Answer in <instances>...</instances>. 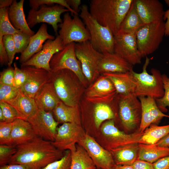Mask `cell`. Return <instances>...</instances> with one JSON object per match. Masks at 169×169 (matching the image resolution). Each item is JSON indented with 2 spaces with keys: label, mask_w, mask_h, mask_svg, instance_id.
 Wrapping results in <instances>:
<instances>
[{
  "label": "cell",
  "mask_w": 169,
  "mask_h": 169,
  "mask_svg": "<svg viewBox=\"0 0 169 169\" xmlns=\"http://www.w3.org/2000/svg\"><path fill=\"white\" fill-rule=\"evenodd\" d=\"M54 116L59 123H74L81 125L78 105L70 106L60 101L52 111Z\"/></svg>",
  "instance_id": "29"
},
{
  "label": "cell",
  "mask_w": 169,
  "mask_h": 169,
  "mask_svg": "<svg viewBox=\"0 0 169 169\" xmlns=\"http://www.w3.org/2000/svg\"><path fill=\"white\" fill-rule=\"evenodd\" d=\"M0 108L3 112L5 122H13L17 119L24 120L15 108L7 103L0 102Z\"/></svg>",
  "instance_id": "39"
},
{
  "label": "cell",
  "mask_w": 169,
  "mask_h": 169,
  "mask_svg": "<svg viewBox=\"0 0 169 169\" xmlns=\"http://www.w3.org/2000/svg\"><path fill=\"white\" fill-rule=\"evenodd\" d=\"M137 12L145 24L163 20L165 11L158 0H134Z\"/></svg>",
  "instance_id": "21"
},
{
  "label": "cell",
  "mask_w": 169,
  "mask_h": 169,
  "mask_svg": "<svg viewBox=\"0 0 169 169\" xmlns=\"http://www.w3.org/2000/svg\"><path fill=\"white\" fill-rule=\"evenodd\" d=\"M138 159L153 163L158 160L169 156V147L155 144L138 143Z\"/></svg>",
  "instance_id": "30"
},
{
  "label": "cell",
  "mask_w": 169,
  "mask_h": 169,
  "mask_svg": "<svg viewBox=\"0 0 169 169\" xmlns=\"http://www.w3.org/2000/svg\"><path fill=\"white\" fill-rule=\"evenodd\" d=\"M76 77L73 72L68 69L51 72L50 81L58 97L69 106L78 105L81 94V89L76 82Z\"/></svg>",
  "instance_id": "6"
},
{
  "label": "cell",
  "mask_w": 169,
  "mask_h": 169,
  "mask_svg": "<svg viewBox=\"0 0 169 169\" xmlns=\"http://www.w3.org/2000/svg\"><path fill=\"white\" fill-rule=\"evenodd\" d=\"M114 111L107 104H95L94 109V121L95 127L99 129L102 123L105 121L115 119Z\"/></svg>",
  "instance_id": "35"
},
{
  "label": "cell",
  "mask_w": 169,
  "mask_h": 169,
  "mask_svg": "<svg viewBox=\"0 0 169 169\" xmlns=\"http://www.w3.org/2000/svg\"><path fill=\"white\" fill-rule=\"evenodd\" d=\"M29 1L30 6L32 9L37 10L42 5L49 6L56 4L63 6L68 9L73 16L74 15H78L68 5L66 0H29Z\"/></svg>",
  "instance_id": "40"
},
{
  "label": "cell",
  "mask_w": 169,
  "mask_h": 169,
  "mask_svg": "<svg viewBox=\"0 0 169 169\" xmlns=\"http://www.w3.org/2000/svg\"><path fill=\"white\" fill-rule=\"evenodd\" d=\"M9 8H0V35H13L22 31L16 29L12 24L8 17Z\"/></svg>",
  "instance_id": "36"
},
{
  "label": "cell",
  "mask_w": 169,
  "mask_h": 169,
  "mask_svg": "<svg viewBox=\"0 0 169 169\" xmlns=\"http://www.w3.org/2000/svg\"><path fill=\"white\" fill-rule=\"evenodd\" d=\"M34 99L37 107L52 112L61 101L50 81L42 87L36 94Z\"/></svg>",
  "instance_id": "24"
},
{
  "label": "cell",
  "mask_w": 169,
  "mask_h": 169,
  "mask_svg": "<svg viewBox=\"0 0 169 169\" xmlns=\"http://www.w3.org/2000/svg\"><path fill=\"white\" fill-rule=\"evenodd\" d=\"M156 144L159 146L169 147V134L161 139Z\"/></svg>",
  "instance_id": "54"
},
{
  "label": "cell",
  "mask_w": 169,
  "mask_h": 169,
  "mask_svg": "<svg viewBox=\"0 0 169 169\" xmlns=\"http://www.w3.org/2000/svg\"><path fill=\"white\" fill-rule=\"evenodd\" d=\"M113 102L115 109H118V118L124 129L129 131L139 129L141 107L138 98L134 94L123 95L117 94Z\"/></svg>",
  "instance_id": "7"
},
{
  "label": "cell",
  "mask_w": 169,
  "mask_h": 169,
  "mask_svg": "<svg viewBox=\"0 0 169 169\" xmlns=\"http://www.w3.org/2000/svg\"><path fill=\"white\" fill-rule=\"evenodd\" d=\"M145 24L137 12L133 0L120 26L118 33H136L138 30Z\"/></svg>",
  "instance_id": "31"
},
{
  "label": "cell",
  "mask_w": 169,
  "mask_h": 169,
  "mask_svg": "<svg viewBox=\"0 0 169 169\" xmlns=\"http://www.w3.org/2000/svg\"><path fill=\"white\" fill-rule=\"evenodd\" d=\"M3 43L7 54L9 63L8 66H11L16 53L13 35H6L3 36Z\"/></svg>",
  "instance_id": "44"
},
{
  "label": "cell",
  "mask_w": 169,
  "mask_h": 169,
  "mask_svg": "<svg viewBox=\"0 0 169 169\" xmlns=\"http://www.w3.org/2000/svg\"><path fill=\"white\" fill-rule=\"evenodd\" d=\"M0 169H28L24 165L18 164H8L0 166Z\"/></svg>",
  "instance_id": "52"
},
{
  "label": "cell",
  "mask_w": 169,
  "mask_h": 169,
  "mask_svg": "<svg viewBox=\"0 0 169 169\" xmlns=\"http://www.w3.org/2000/svg\"><path fill=\"white\" fill-rule=\"evenodd\" d=\"M64 47L60 36L57 35L54 40H47L41 51L21 65L34 66L51 72L49 62L52 58Z\"/></svg>",
  "instance_id": "18"
},
{
  "label": "cell",
  "mask_w": 169,
  "mask_h": 169,
  "mask_svg": "<svg viewBox=\"0 0 169 169\" xmlns=\"http://www.w3.org/2000/svg\"><path fill=\"white\" fill-rule=\"evenodd\" d=\"M132 166L134 169H154L153 163L137 159Z\"/></svg>",
  "instance_id": "50"
},
{
  "label": "cell",
  "mask_w": 169,
  "mask_h": 169,
  "mask_svg": "<svg viewBox=\"0 0 169 169\" xmlns=\"http://www.w3.org/2000/svg\"><path fill=\"white\" fill-rule=\"evenodd\" d=\"M68 12L70 11L68 9L59 5H42L37 10L31 8L29 10L27 21L30 28L38 23H47L52 26L54 31L57 34L58 24L63 21L60 17L61 14Z\"/></svg>",
  "instance_id": "12"
},
{
  "label": "cell",
  "mask_w": 169,
  "mask_h": 169,
  "mask_svg": "<svg viewBox=\"0 0 169 169\" xmlns=\"http://www.w3.org/2000/svg\"><path fill=\"white\" fill-rule=\"evenodd\" d=\"M78 144L86 150L96 168L113 169L115 166L111 152L88 134L86 133Z\"/></svg>",
  "instance_id": "16"
},
{
  "label": "cell",
  "mask_w": 169,
  "mask_h": 169,
  "mask_svg": "<svg viewBox=\"0 0 169 169\" xmlns=\"http://www.w3.org/2000/svg\"><path fill=\"white\" fill-rule=\"evenodd\" d=\"M36 136L28 121L17 119L13 122L9 145L17 146L24 143Z\"/></svg>",
  "instance_id": "25"
},
{
  "label": "cell",
  "mask_w": 169,
  "mask_h": 169,
  "mask_svg": "<svg viewBox=\"0 0 169 169\" xmlns=\"http://www.w3.org/2000/svg\"><path fill=\"white\" fill-rule=\"evenodd\" d=\"M75 50L86 80L89 83L95 80L100 74L99 65L103 54L95 49L89 41L75 43Z\"/></svg>",
  "instance_id": "9"
},
{
  "label": "cell",
  "mask_w": 169,
  "mask_h": 169,
  "mask_svg": "<svg viewBox=\"0 0 169 169\" xmlns=\"http://www.w3.org/2000/svg\"><path fill=\"white\" fill-rule=\"evenodd\" d=\"M13 122H0V144L9 145Z\"/></svg>",
  "instance_id": "46"
},
{
  "label": "cell",
  "mask_w": 169,
  "mask_h": 169,
  "mask_svg": "<svg viewBox=\"0 0 169 169\" xmlns=\"http://www.w3.org/2000/svg\"><path fill=\"white\" fill-rule=\"evenodd\" d=\"M59 35L64 46L72 43L90 41V37L84 24L78 15L72 18L68 12L63 15V21L58 25Z\"/></svg>",
  "instance_id": "10"
},
{
  "label": "cell",
  "mask_w": 169,
  "mask_h": 169,
  "mask_svg": "<svg viewBox=\"0 0 169 169\" xmlns=\"http://www.w3.org/2000/svg\"><path fill=\"white\" fill-rule=\"evenodd\" d=\"M70 7L78 14L80 12L81 1L80 0H66Z\"/></svg>",
  "instance_id": "51"
},
{
  "label": "cell",
  "mask_w": 169,
  "mask_h": 169,
  "mask_svg": "<svg viewBox=\"0 0 169 169\" xmlns=\"http://www.w3.org/2000/svg\"><path fill=\"white\" fill-rule=\"evenodd\" d=\"M3 36L0 35V63L1 65H8L9 60L7 52L3 43Z\"/></svg>",
  "instance_id": "48"
},
{
  "label": "cell",
  "mask_w": 169,
  "mask_h": 169,
  "mask_svg": "<svg viewBox=\"0 0 169 169\" xmlns=\"http://www.w3.org/2000/svg\"><path fill=\"white\" fill-rule=\"evenodd\" d=\"M131 70L125 73H105L103 75L112 81L117 94L123 95H134L136 83Z\"/></svg>",
  "instance_id": "26"
},
{
  "label": "cell",
  "mask_w": 169,
  "mask_h": 169,
  "mask_svg": "<svg viewBox=\"0 0 169 169\" xmlns=\"http://www.w3.org/2000/svg\"><path fill=\"white\" fill-rule=\"evenodd\" d=\"M114 36V52L132 65L141 63L136 33H118Z\"/></svg>",
  "instance_id": "15"
},
{
  "label": "cell",
  "mask_w": 169,
  "mask_h": 169,
  "mask_svg": "<svg viewBox=\"0 0 169 169\" xmlns=\"http://www.w3.org/2000/svg\"><path fill=\"white\" fill-rule=\"evenodd\" d=\"M16 53H22L28 46L31 36L21 31L13 35Z\"/></svg>",
  "instance_id": "41"
},
{
  "label": "cell",
  "mask_w": 169,
  "mask_h": 169,
  "mask_svg": "<svg viewBox=\"0 0 169 169\" xmlns=\"http://www.w3.org/2000/svg\"><path fill=\"white\" fill-rule=\"evenodd\" d=\"M85 134L81 125L64 123L58 127L54 140L51 143L56 148L63 151H74L76 149V143Z\"/></svg>",
  "instance_id": "14"
},
{
  "label": "cell",
  "mask_w": 169,
  "mask_h": 169,
  "mask_svg": "<svg viewBox=\"0 0 169 169\" xmlns=\"http://www.w3.org/2000/svg\"><path fill=\"white\" fill-rule=\"evenodd\" d=\"M141 104V115L138 130L143 132L151 125L159 122L164 117L169 118L158 107L155 99L151 97H138Z\"/></svg>",
  "instance_id": "20"
},
{
  "label": "cell",
  "mask_w": 169,
  "mask_h": 169,
  "mask_svg": "<svg viewBox=\"0 0 169 169\" xmlns=\"http://www.w3.org/2000/svg\"><path fill=\"white\" fill-rule=\"evenodd\" d=\"M8 103L15 108L26 120L37 108L34 99L27 96L21 91L14 100Z\"/></svg>",
  "instance_id": "32"
},
{
  "label": "cell",
  "mask_w": 169,
  "mask_h": 169,
  "mask_svg": "<svg viewBox=\"0 0 169 169\" xmlns=\"http://www.w3.org/2000/svg\"><path fill=\"white\" fill-rule=\"evenodd\" d=\"M138 143L127 145L113 150L111 152L116 165L132 166L138 159Z\"/></svg>",
  "instance_id": "28"
},
{
  "label": "cell",
  "mask_w": 169,
  "mask_h": 169,
  "mask_svg": "<svg viewBox=\"0 0 169 169\" xmlns=\"http://www.w3.org/2000/svg\"><path fill=\"white\" fill-rule=\"evenodd\" d=\"M55 39L54 36L48 33L47 25L45 23L42 24L37 32L31 37L28 46L20 56L19 62L21 64L26 62L41 50L45 41L48 39L53 40Z\"/></svg>",
  "instance_id": "23"
},
{
  "label": "cell",
  "mask_w": 169,
  "mask_h": 169,
  "mask_svg": "<svg viewBox=\"0 0 169 169\" xmlns=\"http://www.w3.org/2000/svg\"><path fill=\"white\" fill-rule=\"evenodd\" d=\"M102 54L99 65L100 74L125 73L133 69V65L117 54L108 52Z\"/></svg>",
  "instance_id": "22"
},
{
  "label": "cell",
  "mask_w": 169,
  "mask_h": 169,
  "mask_svg": "<svg viewBox=\"0 0 169 169\" xmlns=\"http://www.w3.org/2000/svg\"><path fill=\"white\" fill-rule=\"evenodd\" d=\"M17 151L8 164H18L28 169H43L58 160L64 151L56 148L51 142L36 136L27 142L16 146Z\"/></svg>",
  "instance_id": "1"
},
{
  "label": "cell",
  "mask_w": 169,
  "mask_h": 169,
  "mask_svg": "<svg viewBox=\"0 0 169 169\" xmlns=\"http://www.w3.org/2000/svg\"><path fill=\"white\" fill-rule=\"evenodd\" d=\"M117 92L112 81L103 75L96 79L87 89L85 97L89 101L95 104H110L114 100Z\"/></svg>",
  "instance_id": "17"
},
{
  "label": "cell",
  "mask_w": 169,
  "mask_h": 169,
  "mask_svg": "<svg viewBox=\"0 0 169 169\" xmlns=\"http://www.w3.org/2000/svg\"><path fill=\"white\" fill-rule=\"evenodd\" d=\"M162 77L164 94L161 98L155 99L158 107L164 113L168 111L167 107L169 108V78L165 74Z\"/></svg>",
  "instance_id": "37"
},
{
  "label": "cell",
  "mask_w": 169,
  "mask_h": 169,
  "mask_svg": "<svg viewBox=\"0 0 169 169\" xmlns=\"http://www.w3.org/2000/svg\"><path fill=\"white\" fill-rule=\"evenodd\" d=\"M75 44L74 42L71 43L55 54L50 61V67L52 72L64 69L72 71L85 85L86 79L83 73L80 63L75 54Z\"/></svg>",
  "instance_id": "11"
},
{
  "label": "cell",
  "mask_w": 169,
  "mask_h": 169,
  "mask_svg": "<svg viewBox=\"0 0 169 169\" xmlns=\"http://www.w3.org/2000/svg\"><path fill=\"white\" fill-rule=\"evenodd\" d=\"M27 121L37 136L51 142L54 141L59 123L54 119L52 112L37 107Z\"/></svg>",
  "instance_id": "13"
},
{
  "label": "cell",
  "mask_w": 169,
  "mask_h": 169,
  "mask_svg": "<svg viewBox=\"0 0 169 169\" xmlns=\"http://www.w3.org/2000/svg\"><path fill=\"white\" fill-rule=\"evenodd\" d=\"M5 120L3 112L0 108V122H5Z\"/></svg>",
  "instance_id": "57"
},
{
  "label": "cell",
  "mask_w": 169,
  "mask_h": 169,
  "mask_svg": "<svg viewBox=\"0 0 169 169\" xmlns=\"http://www.w3.org/2000/svg\"><path fill=\"white\" fill-rule=\"evenodd\" d=\"M71 158V151H65L61 158L49 164L43 169H70Z\"/></svg>",
  "instance_id": "42"
},
{
  "label": "cell",
  "mask_w": 169,
  "mask_h": 169,
  "mask_svg": "<svg viewBox=\"0 0 169 169\" xmlns=\"http://www.w3.org/2000/svg\"><path fill=\"white\" fill-rule=\"evenodd\" d=\"M133 0H91L89 11L102 26L108 28L114 36L120 26Z\"/></svg>",
  "instance_id": "2"
},
{
  "label": "cell",
  "mask_w": 169,
  "mask_h": 169,
  "mask_svg": "<svg viewBox=\"0 0 169 169\" xmlns=\"http://www.w3.org/2000/svg\"><path fill=\"white\" fill-rule=\"evenodd\" d=\"M113 169H134L132 166L115 165Z\"/></svg>",
  "instance_id": "56"
},
{
  "label": "cell",
  "mask_w": 169,
  "mask_h": 169,
  "mask_svg": "<svg viewBox=\"0 0 169 169\" xmlns=\"http://www.w3.org/2000/svg\"><path fill=\"white\" fill-rule=\"evenodd\" d=\"M70 169H95L96 167L86 150L81 146H76V150L71 152Z\"/></svg>",
  "instance_id": "34"
},
{
  "label": "cell",
  "mask_w": 169,
  "mask_h": 169,
  "mask_svg": "<svg viewBox=\"0 0 169 169\" xmlns=\"http://www.w3.org/2000/svg\"><path fill=\"white\" fill-rule=\"evenodd\" d=\"M95 169H100V168H96Z\"/></svg>",
  "instance_id": "59"
},
{
  "label": "cell",
  "mask_w": 169,
  "mask_h": 169,
  "mask_svg": "<svg viewBox=\"0 0 169 169\" xmlns=\"http://www.w3.org/2000/svg\"><path fill=\"white\" fill-rule=\"evenodd\" d=\"M13 0H0V8H9L12 4Z\"/></svg>",
  "instance_id": "55"
},
{
  "label": "cell",
  "mask_w": 169,
  "mask_h": 169,
  "mask_svg": "<svg viewBox=\"0 0 169 169\" xmlns=\"http://www.w3.org/2000/svg\"><path fill=\"white\" fill-rule=\"evenodd\" d=\"M115 119L106 121L101 125L96 140L102 147L110 151L124 146L138 143L143 132L138 131L126 134L115 125Z\"/></svg>",
  "instance_id": "5"
},
{
  "label": "cell",
  "mask_w": 169,
  "mask_h": 169,
  "mask_svg": "<svg viewBox=\"0 0 169 169\" xmlns=\"http://www.w3.org/2000/svg\"><path fill=\"white\" fill-rule=\"evenodd\" d=\"M169 134V124L159 126L151 125L143 133L138 143L155 144Z\"/></svg>",
  "instance_id": "33"
},
{
  "label": "cell",
  "mask_w": 169,
  "mask_h": 169,
  "mask_svg": "<svg viewBox=\"0 0 169 169\" xmlns=\"http://www.w3.org/2000/svg\"><path fill=\"white\" fill-rule=\"evenodd\" d=\"M165 2L166 3V4L169 6V0H165Z\"/></svg>",
  "instance_id": "58"
},
{
  "label": "cell",
  "mask_w": 169,
  "mask_h": 169,
  "mask_svg": "<svg viewBox=\"0 0 169 169\" xmlns=\"http://www.w3.org/2000/svg\"><path fill=\"white\" fill-rule=\"evenodd\" d=\"M17 151L16 146L0 144V166L8 164Z\"/></svg>",
  "instance_id": "43"
},
{
  "label": "cell",
  "mask_w": 169,
  "mask_h": 169,
  "mask_svg": "<svg viewBox=\"0 0 169 169\" xmlns=\"http://www.w3.org/2000/svg\"><path fill=\"white\" fill-rule=\"evenodd\" d=\"M13 66L14 75L13 86L16 88L21 89L27 82L28 75L25 71L18 67L16 63H14Z\"/></svg>",
  "instance_id": "45"
},
{
  "label": "cell",
  "mask_w": 169,
  "mask_h": 169,
  "mask_svg": "<svg viewBox=\"0 0 169 169\" xmlns=\"http://www.w3.org/2000/svg\"><path fill=\"white\" fill-rule=\"evenodd\" d=\"M79 17L89 33V41L95 49L103 54L114 52V36L107 27L100 24L91 15L88 6L80 7Z\"/></svg>",
  "instance_id": "3"
},
{
  "label": "cell",
  "mask_w": 169,
  "mask_h": 169,
  "mask_svg": "<svg viewBox=\"0 0 169 169\" xmlns=\"http://www.w3.org/2000/svg\"><path fill=\"white\" fill-rule=\"evenodd\" d=\"M163 20H166L165 23V34L166 36H169V9L164 12Z\"/></svg>",
  "instance_id": "53"
},
{
  "label": "cell",
  "mask_w": 169,
  "mask_h": 169,
  "mask_svg": "<svg viewBox=\"0 0 169 169\" xmlns=\"http://www.w3.org/2000/svg\"><path fill=\"white\" fill-rule=\"evenodd\" d=\"M21 68L28 75V80L21 89V91L27 96L34 99L42 87L50 81L51 72L30 66L21 65Z\"/></svg>",
  "instance_id": "19"
},
{
  "label": "cell",
  "mask_w": 169,
  "mask_h": 169,
  "mask_svg": "<svg viewBox=\"0 0 169 169\" xmlns=\"http://www.w3.org/2000/svg\"><path fill=\"white\" fill-rule=\"evenodd\" d=\"M164 20L145 24L136 33L138 50L142 57L157 49L165 34Z\"/></svg>",
  "instance_id": "8"
},
{
  "label": "cell",
  "mask_w": 169,
  "mask_h": 169,
  "mask_svg": "<svg viewBox=\"0 0 169 169\" xmlns=\"http://www.w3.org/2000/svg\"><path fill=\"white\" fill-rule=\"evenodd\" d=\"M150 59L146 57L142 72L138 73L131 70L135 80L136 87L134 95L139 97H151L155 99L162 97L164 94L162 74L158 70L151 69V74H148L146 69Z\"/></svg>",
  "instance_id": "4"
},
{
  "label": "cell",
  "mask_w": 169,
  "mask_h": 169,
  "mask_svg": "<svg viewBox=\"0 0 169 169\" xmlns=\"http://www.w3.org/2000/svg\"><path fill=\"white\" fill-rule=\"evenodd\" d=\"M154 169H169V156L153 163Z\"/></svg>",
  "instance_id": "49"
},
{
  "label": "cell",
  "mask_w": 169,
  "mask_h": 169,
  "mask_svg": "<svg viewBox=\"0 0 169 169\" xmlns=\"http://www.w3.org/2000/svg\"><path fill=\"white\" fill-rule=\"evenodd\" d=\"M14 75V67L8 66L0 72V84L13 86Z\"/></svg>",
  "instance_id": "47"
},
{
  "label": "cell",
  "mask_w": 169,
  "mask_h": 169,
  "mask_svg": "<svg viewBox=\"0 0 169 169\" xmlns=\"http://www.w3.org/2000/svg\"><path fill=\"white\" fill-rule=\"evenodd\" d=\"M24 0L19 2L14 0L12 4L9 7L8 17L13 27L16 29L25 32L31 37L35 34L28 25L23 9Z\"/></svg>",
  "instance_id": "27"
},
{
  "label": "cell",
  "mask_w": 169,
  "mask_h": 169,
  "mask_svg": "<svg viewBox=\"0 0 169 169\" xmlns=\"http://www.w3.org/2000/svg\"><path fill=\"white\" fill-rule=\"evenodd\" d=\"M21 92L13 86L0 84V102L8 103L14 100Z\"/></svg>",
  "instance_id": "38"
}]
</instances>
